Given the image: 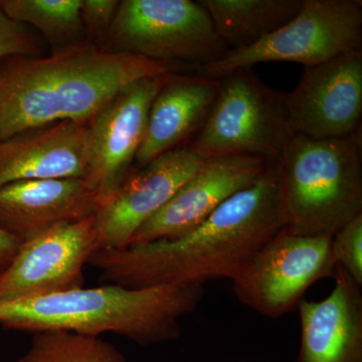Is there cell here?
<instances>
[{
	"label": "cell",
	"mask_w": 362,
	"mask_h": 362,
	"mask_svg": "<svg viewBox=\"0 0 362 362\" xmlns=\"http://www.w3.org/2000/svg\"><path fill=\"white\" fill-rule=\"evenodd\" d=\"M282 228L277 162H271L254 185L233 194L187 235L97 250L88 264L105 282L129 289L232 281Z\"/></svg>",
	"instance_id": "6da1fadb"
},
{
	"label": "cell",
	"mask_w": 362,
	"mask_h": 362,
	"mask_svg": "<svg viewBox=\"0 0 362 362\" xmlns=\"http://www.w3.org/2000/svg\"><path fill=\"white\" fill-rule=\"evenodd\" d=\"M103 49L169 63L185 59L207 65L230 52L211 16L192 0H124Z\"/></svg>",
	"instance_id": "52a82bcc"
},
{
	"label": "cell",
	"mask_w": 362,
	"mask_h": 362,
	"mask_svg": "<svg viewBox=\"0 0 362 362\" xmlns=\"http://www.w3.org/2000/svg\"><path fill=\"white\" fill-rule=\"evenodd\" d=\"M96 250L95 216L25 240L0 275V303L83 287L84 267Z\"/></svg>",
	"instance_id": "30bf717a"
},
{
	"label": "cell",
	"mask_w": 362,
	"mask_h": 362,
	"mask_svg": "<svg viewBox=\"0 0 362 362\" xmlns=\"http://www.w3.org/2000/svg\"><path fill=\"white\" fill-rule=\"evenodd\" d=\"M204 160L187 147H180L142 168H133L95 214L97 250L129 246L136 232L175 197Z\"/></svg>",
	"instance_id": "7c38bea8"
},
{
	"label": "cell",
	"mask_w": 362,
	"mask_h": 362,
	"mask_svg": "<svg viewBox=\"0 0 362 362\" xmlns=\"http://www.w3.org/2000/svg\"><path fill=\"white\" fill-rule=\"evenodd\" d=\"M23 242L0 226V275L13 263Z\"/></svg>",
	"instance_id": "cb8c5ba5"
},
{
	"label": "cell",
	"mask_w": 362,
	"mask_h": 362,
	"mask_svg": "<svg viewBox=\"0 0 362 362\" xmlns=\"http://www.w3.org/2000/svg\"><path fill=\"white\" fill-rule=\"evenodd\" d=\"M117 0H82L81 18L90 42L105 39L118 11Z\"/></svg>",
	"instance_id": "603a6c76"
},
{
	"label": "cell",
	"mask_w": 362,
	"mask_h": 362,
	"mask_svg": "<svg viewBox=\"0 0 362 362\" xmlns=\"http://www.w3.org/2000/svg\"><path fill=\"white\" fill-rule=\"evenodd\" d=\"M169 75L131 85L90 120L89 163L84 180L99 197L100 206L115 194L134 168L150 107Z\"/></svg>",
	"instance_id": "8fae6325"
},
{
	"label": "cell",
	"mask_w": 362,
	"mask_h": 362,
	"mask_svg": "<svg viewBox=\"0 0 362 362\" xmlns=\"http://www.w3.org/2000/svg\"><path fill=\"white\" fill-rule=\"evenodd\" d=\"M81 4L82 0H0L9 18L35 26L59 51L87 40Z\"/></svg>",
	"instance_id": "d6986e66"
},
{
	"label": "cell",
	"mask_w": 362,
	"mask_h": 362,
	"mask_svg": "<svg viewBox=\"0 0 362 362\" xmlns=\"http://www.w3.org/2000/svg\"><path fill=\"white\" fill-rule=\"evenodd\" d=\"M220 87L221 80L216 78L170 74L150 107L135 158L137 168L192 141L206 123Z\"/></svg>",
	"instance_id": "e0dca14e"
},
{
	"label": "cell",
	"mask_w": 362,
	"mask_h": 362,
	"mask_svg": "<svg viewBox=\"0 0 362 362\" xmlns=\"http://www.w3.org/2000/svg\"><path fill=\"white\" fill-rule=\"evenodd\" d=\"M361 0H303L296 16L265 39L197 68L202 77L220 80L230 71L270 62L318 65L361 49Z\"/></svg>",
	"instance_id": "8992f818"
},
{
	"label": "cell",
	"mask_w": 362,
	"mask_h": 362,
	"mask_svg": "<svg viewBox=\"0 0 362 362\" xmlns=\"http://www.w3.org/2000/svg\"><path fill=\"white\" fill-rule=\"evenodd\" d=\"M204 296V286L81 287L2 302L0 325L33 333L64 330L92 337L115 333L139 345L157 344L180 337V319L192 313Z\"/></svg>",
	"instance_id": "3957f363"
},
{
	"label": "cell",
	"mask_w": 362,
	"mask_h": 362,
	"mask_svg": "<svg viewBox=\"0 0 362 362\" xmlns=\"http://www.w3.org/2000/svg\"><path fill=\"white\" fill-rule=\"evenodd\" d=\"M218 37L232 49L257 44L289 23L303 0H201Z\"/></svg>",
	"instance_id": "ac0fdd59"
},
{
	"label": "cell",
	"mask_w": 362,
	"mask_h": 362,
	"mask_svg": "<svg viewBox=\"0 0 362 362\" xmlns=\"http://www.w3.org/2000/svg\"><path fill=\"white\" fill-rule=\"evenodd\" d=\"M173 65L107 51L90 42L47 58L0 61V141L25 131L73 121L89 122L131 85L173 73Z\"/></svg>",
	"instance_id": "7a4b0ae2"
},
{
	"label": "cell",
	"mask_w": 362,
	"mask_h": 362,
	"mask_svg": "<svg viewBox=\"0 0 362 362\" xmlns=\"http://www.w3.org/2000/svg\"><path fill=\"white\" fill-rule=\"evenodd\" d=\"M269 163L249 156L204 159L175 197L136 232L129 246L176 239L192 232L230 197L254 185Z\"/></svg>",
	"instance_id": "4fadbf2b"
},
{
	"label": "cell",
	"mask_w": 362,
	"mask_h": 362,
	"mask_svg": "<svg viewBox=\"0 0 362 362\" xmlns=\"http://www.w3.org/2000/svg\"><path fill=\"white\" fill-rule=\"evenodd\" d=\"M331 239V235H296L282 228L233 279L235 297L268 318L289 313L312 285L334 278Z\"/></svg>",
	"instance_id": "ba28073f"
},
{
	"label": "cell",
	"mask_w": 362,
	"mask_h": 362,
	"mask_svg": "<svg viewBox=\"0 0 362 362\" xmlns=\"http://www.w3.org/2000/svg\"><path fill=\"white\" fill-rule=\"evenodd\" d=\"M283 228L332 237L362 214L358 132L337 139L292 135L277 162Z\"/></svg>",
	"instance_id": "277c9868"
},
{
	"label": "cell",
	"mask_w": 362,
	"mask_h": 362,
	"mask_svg": "<svg viewBox=\"0 0 362 362\" xmlns=\"http://www.w3.org/2000/svg\"><path fill=\"white\" fill-rule=\"evenodd\" d=\"M334 280L325 299H303L298 305L301 340L296 362H362V287L338 265Z\"/></svg>",
	"instance_id": "9a60e30c"
},
{
	"label": "cell",
	"mask_w": 362,
	"mask_h": 362,
	"mask_svg": "<svg viewBox=\"0 0 362 362\" xmlns=\"http://www.w3.org/2000/svg\"><path fill=\"white\" fill-rule=\"evenodd\" d=\"M13 362H127V359L100 337L45 330L33 333L30 349Z\"/></svg>",
	"instance_id": "ffe728a7"
},
{
	"label": "cell",
	"mask_w": 362,
	"mask_h": 362,
	"mask_svg": "<svg viewBox=\"0 0 362 362\" xmlns=\"http://www.w3.org/2000/svg\"><path fill=\"white\" fill-rule=\"evenodd\" d=\"M220 80L206 123L185 147L202 159L249 156L278 162L292 137L285 94L269 87L252 69L230 71Z\"/></svg>",
	"instance_id": "5b68a950"
},
{
	"label": "cell",
	"mask_w": 362,
	"mask_h": 362,
	"mask_svg": "<svg viewBox=\"0 0 362 362\" xmlns=\"http://www.w3.org/2000/svg\"><path fill=\"white\" fill-rule=\"evenodd\" d=\"M99 197L85 180H23L0 187V226L21 242L95 216Z\"/></svg>",
	"instance_id": "2e32d148"
},
{
	"label": "cell",
	"mask_w": 362,
	"mask_h": 362,
	"mask_svg": "<svg viewBox=\"0 0 362 362\" xmlns=\"http://www.w3.org/2000/svg\"><path fill=\"white\" fill-rule=\"evenodd\" d=\"M331 252L335 265L341 267L362 287V214L332 235Z\"/></svg>",
	"instance_id": "44dd1931"
},
{
	"label": "cell",
	"mask_w": 362,
	"mask_h": 362,
	"mask_svg": "<svg viewBox=\"0 0 362 362\" xmlns=\"http://www.w3.org/2000/svg\"><path fill=\"white\" fill-rule=\"evenodd\" d=\"M90 124L64 121L0 141V187L23 180H84Z\"/></svg>",
	"instance_id": "5bb4252c"
},
{
	"label": "cell",
	"mask_w": 362,
	"mask_h": 362,
	"mask_svg": "<svg viewBox=\"0 0 362 362\" xmlns=\"http://www.w3.org/2000/svg\"><path fill=\"white\" fill-rule=\"evenodd\" d=\"M39 49V42L26 26L9 18L0 7V61L35 57Z\"/></svg>",
	"instance_id": "7402d4cb"
},
{
	"label": "cell",
	"mask_w": 362,
	"mask_h": 362,
	"mask_svg": "<svg viewBox=\"0 0 362 362\" xmlns=\"http://www.w3.org/2000/svg\"><path fill=\"white\" fill-rule=\"evenodd\" d=\"M292 135L337 139L357 132L362 114V51L304 66L299 82L285 95Z\"/></svg>",
	"instance_id": "9c48e42d"
}]
</instances>
